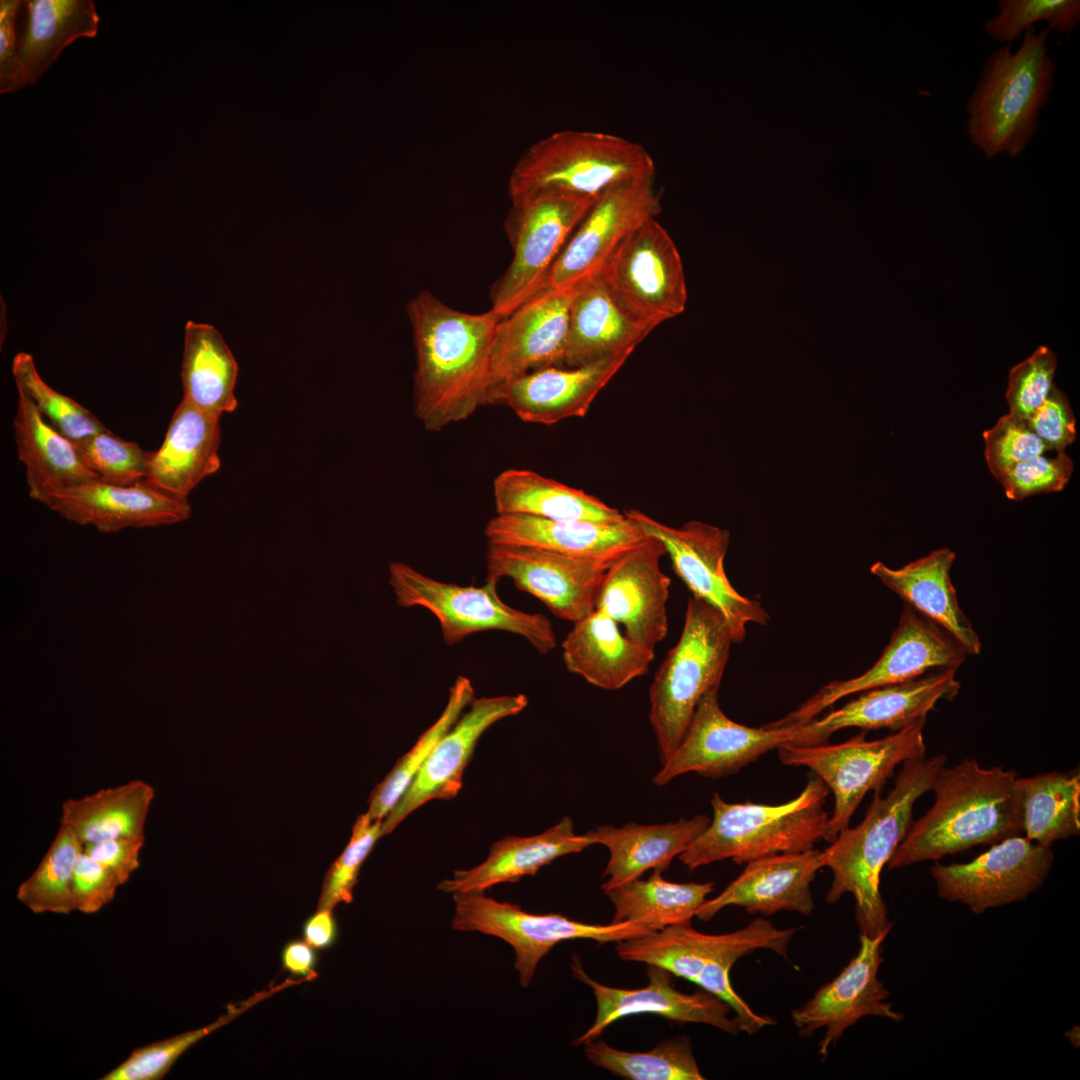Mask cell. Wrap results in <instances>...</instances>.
<instances>
[{
  "label": "cell",
  "instance_id": "6da1fadb",
  "mask_svg": "<svg viewBox=\"0 0 1080 1080\" xmlns=\"http://www.w3.org/2000/svg\"><path fill=\"white\" fill-rule=\"evenodd\" d=\"M416 352L413 408L428 431L470 418L486 405L491 351L501 320L491 309L473 314L419 292L406 308Z\"/></svg>",
  "mask_w": 1080,
  "mask_h": 1080
},
{
  "label": "cell",
  "instance_id": "7a4b0ae2",
  "mask_svg": "<svg viewBox=\"0 0 1080 1080\" xmlns=\"http://www.w3.org/2000/svg\"><path fill=\"white\" fill-rule=\"evenodd\" d=\"M946 761L945 755L905 761L892 790L885 797L875 790L862 822L841 831L822 851V865L833 874L825 900L833 904L846 893L854 896L859 935L890 932L880 875L913 823L914 804L932 790Z\"/></svg>",
  "mask_w": 1080,
  "mask_h": 1080
},
{
  "label": "cell",
  "instance_id": "3957f363",
  "mask_svg": "<svg viewBox=\"0 0 1080 1080\" xmlns=\"http://www.w3.org/2000/svg\"><path fill=\"white\" fill-rule=\"evenodd\" d=\"M1017 773L981 767L975 759L939 772L932 807L915 823L887 863L888 869L939 860L978 845L1021 835Z\"/></svg>",
  "mask_w": 1080,
  "mask_h": 1080
},
{
  "label": "cell",
  "instance_id": "277c9868",
  "mask_svg": "<svg viewBox=\"0 0 1080 1080\" xmlns=\"http://www.w3.org/2000/svg\"><path fill=\"white\" fill-rule=\"evenodd\" d=\"M1050 31L1028 29L1016 50L1003 45L982 66L966 102V131L988 159L1002 154L1017 157L1038 132L1040 114L1055 84Z\"/></svg>",
  "mask_w": 1080,
  "mask_h": 1080
},
{
  "label": "cell",
  "instance_id": "5b68a950",
  "mask_svg": "<svg viewBox=\"0 0 1080 1080\" xmlns=\"http://www.w3.org/2000/svg\"><path fill=\"white\" fill-rule=\"evenodd\" d=\"M795 928L778 929L755 918L747 926L724 934H704L688 925L670 926L616 942L622 960L659 966L723 999L735 1013L740 1032L752 1035L775 1020L754 1012L733 989L730 970L743 956L768 949L787 958Z\"/></svg>",
  "mask_w": 1080,
  "mask_h": 1080
},
{
  "label": "cell",
  "instance_id": "8992f818",
  "mask_svg": "<svg viewBox=\"0 0 1080 1080\" xmlns=\"http://www.w3.org/2000/svg\"><path fill=\"white\" fill-rule=\"evenodd\" d=\"M828 794L829 788L814 773L796 798L780 805L728 803L715 792L710 801V824L679 859L693 871L725 859L743 864L810 850L824 838L829 821L824 810Z\"/></svg>",
  "mask_w": 1080,
  "mask_h": 1080
},
{
  "label": "cell",
  "instance_id": "52a82bcc",
  "mask_svg": "<svg viewBox=\"0 0 1080 1080\" xmlns=\"http://www.w3.org/2000/svg\"><path fill=\"white\" fill-rule=\"evenodd\" d=\"M732 644L719 611L691 596L680 638L659 666L649 690V720L662 764L683 739L702 697L719 689Z\"/></svg>",
  "mask_w": 1080,
  "mask_h": 1080
},
{
  "label": "cell",
  "instance_id": "ba28073f",
  "mask_svg": "<svg viewBox=\"0 0 1080 1080\" xmlns=\"http://www.w3.org/2000/svg\"><path fill=\"white\" fill-rule=\"evenodd\" d=\"M655 176V163L639 143L618 135L562 130L532 144L514 165L510 199L549 191L598 197L621 182Z\"/></svg>",
  "mask_w": 1080,
  "mask_h": 1080
},
{
  "label": "cell",
  "instance_id": "9c48e42d",
  "mask_svg": "<svg viewBox=\"0 0 1080 1080\" xmlns=\"http://www.w3.org/2000/svg\"><path fill=\"white\" fill-rule=\"evenodd\" d=\"M925 724L926 718H921L893 734L872 741L865 740L866 731H863L840 744H788L778 748L783 764L809 768L833 792L834 810L829 817L824 840L832 843L841 831L849 827L850 819L865 794L870 790H881L897 765L925 757Z\"/></svg>",
  "mask_w": 1080,
  "mask_h": 1080
},
{
  "label": "cell",
  "instance_id": "30bf717a",
  "mask_svg": "<svg viewBox=\"0 0 1080 1080\" xmlns=\"http://www.w3.org/2000/svg\"><path fill=\"white\" fill-rule=\"evenodd\" d=\"M596 199L549 191L511 199L504 226L513 257L490 291L491 310L500 319L544 288L554 261Z\"/></svg>",
  "mask_w": 1080,
  "mask_h": 1080
},
{
  "label": "cell",
  "instance_id": "8fae6325",
  "mask_svg": "<svg viewBox=\"0 0 1080 1080\" xmlns=\"http://www.w3.org/2000/svg\"><path fill=\"white\" fill-rule=\"evenodd\" d=\"M390 585L404 608L422 607L439 621L444 642L454 645L474 633L501 630L526 639L539 653L557 646L552 622L541 613H527L504 603L497 585L481 587L446 583L403 562L389 567Z\"/></svg>",
  "mask_w": 1080,
  "mask_h": 1080
},
{
  "label": "cell",
  "instance_id": "7c38bea8",
  "mask_svg": "<svg viewBox=\"0 0 1080 1080\" xmlns=\"http://www.w3.org/2000/svg\"><path fill=\"white\" fill-rule=\"evenodd\" d=\"M597 274L621 310L651 331L685 310L682 260L672 237L656 219L627 236Z\"/></svg>",
  "mask_w": 1080,
  "mask_h": 1080
},
{
  "label": "cell",
  "instance_id": "4fadbf2b",
  "mask_svg": "<svg viewBox=\"0 0 1080 1080\" xmlns=\"http://www.w3.org/2000/svg\"><path fill=\"white\" fill-rule=\"evenodd\" d=\"M453 900L452 928L498 937L511 945L515 952L514 967L524 988L530 985L539 961L562 941L619 942L652 931L634 921L589 924L560 914H533L516 904L487 897L481 891L454 893Z\"/></svg>",
  "mask_w": 1080,
  "mask_h": 1080
},
{
  "label": "cell",
  "instance_id": "5bb4252c",
  "mask_svg": "<svg viewBox=\"0 0 1080 1080\" xmlns=\"http://www.w3.org/2000/svg\"><path fill=\"white\" fill-rule=\"evenodd\" d=\"M624 514L646 536L663 544L674 572L692 596L723 616L733 643L744 640L749 623H768L770 616L760 601L741 595L725 573L724 559L730 542L727 529L697 520L672 527L636 509Z\"/></svg>",
  "mask_w": 1080,
  "mask_h": 1080
},
{
  "label": "cell",
  "instance_id": "9a60e30c",
  "mask_svg": "<svg viewBox=\"0 0 1080 1080\" xmlns=\"http://www.w3.org/2000/svg\"><path fill=\"white\" fill-rule=\"evenodd\" d=\"M966 655L948 633L905 605L889 643L867 671L851 679L828 683L795 711L766 726L804 723L846 696L913 680L931 670L958 669Z\"/></svg>",
  "mask_w": 1080,
  "mask_h": 1080
},
{
  "label": "cell",
  "instance_id": "2e32d148",
  "mask_svg": "<svg viewBox=\"0 0 1080 1080\" xmlns=\"http://www.w3.org/2000/svg\"><path fill=\"white\" fill-rule=\"evenodd\" d=\"M801 724L753 728L728 718L720 707L718 689L698 703L680 744L653 778L664 786L679 775L694 772L707 778L736 773L765 753L798 745Z\"/></svg>",
  "mask_w": 1080,
  "mask_h": 1080
},
{
  "label": "cell",
  "instance_id": "e0dca14e",
  "mask_svg": "<svg viewBox=\"0 0 1080 1080\" xmlns=\"http://www.w3.org/2000/svg\"><path fill=\"white\" fill-rule=\"evenodd\" d=\"M1053 861L1052 846L1015 835L993 844L970 862L936 863L931 875L940 898L982 914L1027 899L1044 884Z\"/></svg>",
  "mask_w": 1080,
  "mask_h": 1080
},
{
  "label": "cell",
  "instance_id": "ac0fdd59",
  "mask_svg": "<svg viewBox=\"0 0 1080 1080\" xmlns=\"http://www.w3.org/2000/svg\"><path fill=\"white\" fill-rule=\"evenodd\" d=\"M613 562L488 543L486 582L497 585L502 578H509L556 617L574 624L596 610L602 581Z\"/></svg>",
  "mask_w": 1080,
  "mask_h": 1080
},
{
  "label": "cell",
  "instance_id": "d6986e66",
  "mask_svg": "<svg viewBox=\"0 0 1080 1080\" xmlns=\"http://www.w3.org/2000/svg\"><path fill=\"white\" fill-rule=\"evenodd\" d=\"M576 286L544 288L499 321L486 405L502 404L507 387L517 378L562 364Z\"/></svg>",
  "mask_w": 1080,
  "mask_h": 1080
},
{
  "label": "cell",
  "instance_id": "ffe728a7",
  "mask_svg": "<svg viewBox=\"0 0 1080 1080\" xmlns=\"http://www.w3.org/2000/svg\"><path fill=\"white\" fill-rule=\"evenodd\" d=\"M654 176L616 184L597 197L554 261L544 288H565L596 274L633 231L661 212ZM543 288V289H544Z\"/></svg>",
  "mask_w": 1080,
  "mask_h": 1080
},
{
  "label": "cell",
  "instance_id": "44dd1931",
  "mask_svg": "<svg viewBox=\"0 0 1080 1080\" xmlns=\"http://www.w3.org/2000/svg\"><path fill=\"white\" fill-rule=\"evenodd\" d=\"M888 934L859 935V950L844 969L792 1011V1021L800 1036L810 1037L816 1030L824 1029L819 1042V1054L823 1057L848 1028L865 1016L897 1022L903 1019L889 1002V992L878 978L883 962L882 945Z\"/></svg>",
  "mask_w": 1080,
  "mask_h": 1080
},
{
  "label": "cell",
  "instance_id": "7402d4cb",
  "mask_svg": "<svg viewBox=\"0 0 1080 1080\" xmlns=\"http://www.w3.org/2000/svg\"><path fill=\"white\" fill-rule=\"evenodd\" d=\"M663 544L647 536L618 557L605 573L596 609L624 627L637 644L655 650L668 633L670 578L661 570Z\"/></svg>",
  "mask_w": 1080,
  "mask_h": 1080
},
{
  "label": "cell",
  "instance_id": "603a6c76",
  "mask_svg": "<svg viewBox=\"0 0 1080 1080\" xmlns=\"http://www.w3.org/2000/svg\"><path fill=\"white\" fill-rule=\"evenodd\" d=\"M527 705L524 694L474 698L470 709L437 742L407 790L383 819L382 835L391 833L428 801L456 797L481 735L497 721L519 714Z\"/></svg>",
  "mask_w": 1080,
  "mask_h": 1080
},
{
  "label": "cell",
  "instance_id": "cb8c5ba5",
  "mask_svg": "<svg viewBox=\"0 0 1080 1080\" xmlns=\"http://www.w3.org/2000/svg\"><path fill=\"white\" fill-rule=\"evenodd\" d=\"M573 975L588 985L596 998L597 1014L590 1028L573 1042L584 1045L597 1039L613 1022L636 1014H656L677 1022L702 1023L731 1035L740 1032L731 1007L718 996L705 991L685 994L672 985L673 974L655 965H647L649 983L638 989H622L592 979L582 968L577 955L571 964Z\"/></svg>",
  "mask_w": 1080,
  "mask_h": 1080
},
{
  "label": "cell",
  "instance_id": "d4e9b609",
  "mask_svg": "<svg viewBox=\"0 0 1080 1080\" xmlns=\"http://www.w3.org/2000/svg\"><path fill=\"white\" fill-rule=\"evenodd\" d=\"M956 671L939 669L913 680L862 691L857 698L823 718L800 723L799 745L825 744L834 732L848 727L898 731L926 718L939 700H951L958 694L960 682Z\"/></svg>",
  "mask_w": 1080,
  "mask_h": 1080
},
{
  "label": "cell",
  "instance_id": "484cf974",
  "mask_svg": "<svg viewBox=\"0 0 1080 1080\" xmlns=\"http://www.w3.org/2000/svg\"><path fill=\"white\" fill-rule=\"evenodd\" d=\"M821 855L822 851L812 848L750 861L718 896L706 900L695 916L709 921L728 906L742 907L751 914L763 916L779 911H795L808 916L815 908L811 884L823 867Z\"/></svg>",
  "mask_w": 1080,
  "mask_h": 1080
},
{
  "label": "cell",
  "instance_id": "4316f807",
  "mask_svg": "<svg viewBox=\"0 0 1080 1080\" xmlns=\"http://www.w3.org/2000/svg\"><path fill=\"white\" fill-rule=\"evenodd\" d=\"M68 521L100 532L175 524L190 517L188 499L171 496L147 483L118 486L92 481L55 495L46 505Z\"/></svg>",
  "mask_w": 1080,
  "mask_h": 1080
},
{
  "label": "cell",
  "instance_id": "83f0119b",
  "mask_svg": "<svg viewBox=\"0 0 1080 1080\" xmlns=\"http://www.w3.org/2000/svg\"><path fill=\"white\" fill-rule=\"evenodd\" d=\"M632 353L623 352L578 367L551 366L532 371L507 387L502 404L525 422L547 426L584 417Z\"/></svg>",
  "mask_w": 1080,
  "mask_h": 1080
},
{
  "label": "cell",
  "instance_id": "f1b7e54d",
  "mask_svg": "<svg viewBox=\"0 0 1080 1080\" xmlns=\"http://www.w3.org/2000/svg\"><path fill=\"white\" fill-rule=\"evenodd\" d=\"M488 543L524 546L565 555L615 561L647 536L631 520L615 524L499 515L485 527Z\"/></svg>",
  "mask_w": 1080,
  "mask_h": 1080
},
{
  "label": "cell",
  "instance_id": "f546056e",
  "mask_svg": "<svg viewBox=\"0 0 1080 1080\" xmlns=\"http://www.w3.org/2000/svg\"><path fill=\"white\" fill-rule=\"evenodd\" d=\"M220 442V417L183 399L172 415L161 446L149 452L144 482L187 499L201 480L220 468Z\"/></svg>",
  "mask_w": 1080,
  "mask_h": 1080
},
{
  "label": "cell",
  "instance_id": "4dcf8cb0",
  "mask_svg": "<svg viewBox=\"0 0 1080 1080\" xmlns=\"http://www.w3.org/2000/svg\"><path fill=\"white\" fill-rule=\"evenodd\" d=\"M91 0H24L16 17L14 91L35 83L75 40L98 33Z\"/></svg>",
  "mask_w": 1080,
  "mask_h": 1080
},
{
  "label": "cell",
  "instance_id": "1f68e13d",
  "mask_svg": "<svg viewBox=\"0 0 1080 1080\" xmlns=\"http://www.w3.org/2000/svg\"><path fill=\"white\" fill-rule=\"evenodd\" d=\"M955 558L951 549L940 548L898 569L876 562L870 572L906 605L948 633L967 654L977 655L981 640L958 603L950 577Z\"/></svg>",
  "mask_w": 1080,
  "mask_h": 1080
},
{
  "label": "cell",
  "instance_id": "d6a6232c",
  "mask_svg": "<svg viewBox=\"0 0 1080 1080\" xmlns=\"http://www.w3.org/2000/svg\"><path fill=\"white\" fill-rule=\"evenodd\" d=\"M706 815L682 818L665 824L641 825L629 823L622 827L597 826L586 834L593 844L608 848L610 857L603 873L608 880L603 891L617 887L640 876L647 870H667L672 860L684 852L708 827Z\"/></svg>",
  "mask_w": 1080,
  "mask_h": 1080
},
{
  "label": "cell",
  "instance_id": "836d02e7",
  "mask_svg": "<svg viewBox=\"0 0 1080 1080\" xmlns=\"http://www.w3.org/2000/svg\"><path fill=\"white\" fill-rule=\"evenodd\" d=\"M562 654L570 673L601 689L618 690L648 671L655 652L629 639L615 620L596 609L573 624Z\"/></svg>",
  "mask_w": 1080,
  "mask_h": 1080
},
{
  "label": "cell",
  "instance_id": "e575fe53",
  "mask_svg": "<svg viewBox=\"0 0 1080 1080\" xmlns=\"http://www.w3.org/2000/svg\"><path fill=\"white\" fill-rule=\"evenodd\" d=\"M17 391L14 439L25 466L29 496L47 505L58 493L100 481L85 466L75 444L43 419L22 390Z\"/></svg>",
  "mask_w": 1080,
  "mask_h": 1080
},
{
  "label": "cell",
  "instance_id": "d590c367",
  "mask_svg": "<svg viewBox=\"0 0 1080 1080\" xmlns=\"http://www.w3.org/2000/svg\"><path fill=\"white\" fill-rule=\"evenodd\" d=\"M591 845L593 842L588 835L576 834L571 818L564 817L543 833L528 837L507 836L494 842L484 862L471 869L455 871L452 878L438 884V889L451 894L484 892L500 883L534 876L557 858L579 853Z\"/></svg>",
  "mask_w": 1080,
  "mask_h": 1080
},
{
  "label": "cell",
  "instance_id": "8d00e7d4",
  "mask_svg": "<svg viewBox=\"0 0 1080 1080\" xmlns=\"http://www.w3.org/2000/svg\"><path fill=\"white\" fill-rule=\"evenodd\" d=\"M651 332L621 310L596 273L575 288L561 365L578 367L634 351Z\"/></svg>",
  "mask_w": 1080,
  "mask_h": 1080
},
{
  "label": "cell",
  "instance_id": "74e56055",
  "mask_svg": "<svg viewBox=\"0 0 1080 1080\" xmlns=\"http://www.w3.org/2000/svg\"><path fill=\"white\" fill-rule=\"evenodd\" d=\"M496 514L606 524L626 520L624 512L599 498L535 471L510 468L493 481Z\"/></svg>",
  "mask_w": 1080,
  "mask_h": 1080
},
{
  "label": "cell",
  "instance_id": "f35d334b",
  "mask_svg": "<svg viewBox=\"0 0 1080 1080\" xmlns=\"http://www.w3.org/2000/svg\"><path fill=\"white\" fill-rule=\"evenodd\" d=\"M154 797V788L139 779L101 789L66 800L61 808L60 825L69 827L83 845L145 837V823Z\"/></svg>",
  "mask_w": 1080,
  "mask_h": 1080
},
{
  "label": "cell",
  "instance_id": "ab89813d",
  "mask_svg": "<svg viewBox=\"0 0 1080 1080\" xmlns=\"http://www.w3.org/2000/svg\"><path fill=\"white\" fill-rule=\"evenodd\" d=\"M237 376L238 364L217 329L188 321L181 367L183 399L215 416L233 412L238 405Z\"/></svg>",
  "mask_w": 1080,
  "mask_h": 1080
},
{
  "label": "cell",
  "instance_id": "60d3db41",
  "mask_svg": "<svg viewBox=\"0 0 1080 1080\" xmlns=\"http://www.w3.org/2000/svg\"><path fill=\"white\" fill-rule=\"evenodd\" d=\"M661 873L654 870L647 880L634 879L604 891L615 909L611 922L634 921L652 931L690 924L714 883H675Z\"/></svg>",
  "mask_w": 1080,
  "mask_h": 1080
},
{
  "label": "cell",
  "instance_id": "b9f144b4",
  "mask_svg": "<svg viewBox=\"0 0 1080 1080\" xmlns=\"http://www.w3.org/2000/svg\"><path fill=\"white\" fill-rule=\"evenodd\" d=\"M1022 830L1044 846L1078 836L1080 832V775L1048 772L1016 779Z\"/></svg>",
  "mask_w": 1080,
  "mask_h": 1080
},
{
  "label": "cell",
  "instance_id": "7bdbcfd3",
  "mask_svg": "<svg viewBox=\"0 0 1080 1080\" xmlns=\"http://www.w3.org/2000/svg\"><path fill=\"white\" fill-rule=\"evenodd\" d=\"M586 1058L615 1076L630 1080H703L688 1037L665 1040L652 1050L630 1052L603 1040L584 1044Z\"/></svg>",
  "mask_w": 1080,
  "mask_h": 1080
},
{
  "label": "cell",
  "instance_id": "ee69618b",
  "mask_svg": "<svg viewBox=\"0 0 1080 1080\" xmlns=\"http://www.w3.org/2000/svg\"><path fill=\"white\" fill-rule=\"evenodd\" d=\"M469 678L458 676L450 688L447 704L439 718L417 739L413 747L396 762L387 776L375 786L369 797L367 813L383 820L397 804L437 742L455 724L474 700Z\"/></svg>",
  "mask_w": 1080,
  "mask_h": 1080
},
{
  "label": "cell",
  "instance_id": "f6af8a7d",
  "mask_svg": "<svg viewBox=\"0 0 1080 1080\" xmlns=\"http://www.w3.org/2000/svg\"><path fill=\"white\" fill-rule=\"evenodd\" d=\"M83 844L67 826L60 825L35 871L22 882L17 899L35 914L75 911L73 876Z\"/></svg>",
  "mask_w": 1080,
  "mask_h": 1080
},
{
  "label": "cell",
  "instance_id": "bcb514c9",
  "mask_svg": "<svg viewBox=\"0 0 1080 1080\" xmlns=\"http://www.w3.org/2000/svg\"><path fill=\"white\" fill-rule=\"evenodd\" d=\"M299 981L288 979L279 985L260 991L237 1004H230L214 1022L179 1035L157 1041L131 1052L130 1056L101 1080H157L166 1075L175 1061L198 1041L225 1026L240 1014L278 991Z\"/></svg>",
  "mask_w": 1080,
  "mask_h": 1080
},
{
  "label": "cell",
  "instance_id": "7dc6e473",
  "mask_svg": "<svg viewBox=\"0 0 1080 1080\" xmlns=\"http://www.w3.org/2000/svg\"><path fill=\"white\" fill-rule=\"evenodd\" d=\"M12 373L17 389L28 396L43 419L73 443L106 430L92 412L46 384L30 354L20 352L14 357Z\"/></svg>",
  "mask_w": 1080,
  "mask_h": 1080
},
{
  "label": "cell",
  "instance_id": "c3c4849f",
  "mask_svg": "<svg viewBox=\"0 0 1080 1080\" xmlns=\"http://www.w3.org/2000/svg\"><path fill=\"white\" fill-rule=\"evenodd\" d=\"M997 14L987 20V36L1003 45L1022 38L1025 31L1040 21L1050 30L1070 33L1080 22L1079 0H1000Z\"/></svg>",
  "mask_w": 1080,
  "mask_h": 1080
},
{
  "label": "cell",
  "instance_id": "681fc988",
  "mask_svg": "<svg viewBox=\"0 0 1080 1080\" xmlns=\"http://www.w3.org/2000/svg\"><path fill=\"white\" fill-rule=\"evenodd\" d=\"M85 466L101 482L130 486L145 480L149 452L106 429L74 443Z\"/></svg>",
  "mask_w": 1080,
  "mask_h": 1080
},
{
  "label": "cell",
  "instance_id": "f907efd6",
  "mask_svg": "<svg viewBox=\"0 0 1080 1080\" xmlns=\"http://www.w3.org/2000/svg\"><path fill=\"white\" fill-rule=\"evenodd\" d=\"M382 823L367 812L356 819L349 843L325 874L317 909L333 910L352 902L360 868L382 836Z\"/></svg>",
  "mask_w": 1080,
  "mask_h": 1080
},
{
  "label": "cell",
  "instance_id": "816d5d0a",
  "mask_svg": "<svg viewBox=\"0 0 1080 1080\" xmlns=\"http://www.w3.org/2000/svg\"><path fill=\"white\" fill-rule=\"evenodd\" d=\"M1055 353L1040 346L1027 359L1011 368L1006 400L1011 414L1028 420L1043 404L1052 387L1057 368Z\"/></svg>",
  "mask_w": 1080,
  "mask_h": 1080
},
{
  "label": "cell",
  "instance_id": "f5cc1de1",
  "mask_svg": "<svg viewBox=\"0 0 1080 1080\" xmlns=\"http://www.w3.org/2000/svg\"><path fill=\"white\" fill-rule=\"evenodd\" d=\"M983 438L987 466L996 480L1014 465L1050 452L1027 420L1011 413L1001 416L992 428L985 430Z\"/></svg>",
  "mask_w": 1080,
  "mask_h": 1080
},
{
  "label": "cell",
  "instance_id": "db71d44e",
  "mask_svg": "<svg viewBox=\"0 0 1080 1080\" xmlns=\"http://www.w3.org/2000/svg\"><path fill=\"white\" fill-rule=\"evenodd\" d=\"M1073 471L1074 463L1065 452H1054L1053 455L1046 452L1014 465L998 481L1007 498L1023 500L1040 493L1061 491Z\"/></svg>",
  "mask_w": 1080,
  "mask_h": 1080
},
{
  "label": "cell",
  "instance_id": "11a10c76",
  "mask_svg": "<svg viewBox=\"0 0 1080 1080\" xmlns=\"http://www.w3.org/2000/svg\"><path fill=\"white\" fill-rule=\"evenodd\" d=\"M1027 423L1053 452H1065L1076 438V420L1070 401L1055 385Z\"/></svg>",
  "mask_w": 1080,
  "mask_h": 1080
},
{
  "label": "cell",
  "instance_id": "9f6ffc18",
  "mask_svg": "<svg viewBox=\"0 0 1080 1080\" xmlns=\"http://www.w3.org/2000/svg\"><path fill=\"white\" fill-rule=\"evenodd\" d=\"M121 886L115 873L83 851L73 876L75 910L93 914L109 904Z\"/></svg>",
  "mask_w": 1080,
  "mask_h": 1080
},
{
  "label": "cell",
  "instance_id": "6f0895ef",
  "mask_svg": "<svg viewBox=\"0 0 1080 1080\" xmlns=\"http://www.w3.org/2000/svg\"><path fill=\"white\" fill-rule=\"evenodd\" d=\"M145 837H123L83 845V852L112 870L124 885L139 867Z\"/></svg>",
  "mask_w": 1080,
  "mask_h": 1080
},
{
  "label": "cell",
  "instance_id": "680465c9",
  "mask_svg": "<svg viewBox=\"0 0 1080 1080\" xmlns=\"http://www.w3.org/2000/svg\"><path fill=\"white\" fill-rule=\"evenodd\" d=\"M20 0L0 1V92L14 93L16 75V17Z\"/></svg>",
  "mask_w": 1080,
  "mask_h": 1080
},
{
  "label": "cell",
  "instance_id": "91938a15",
  "mask_svg": "<svg viewBox=\"0 0 1080 1080\" xmlns=\"http://www.w3.org/2000/svg\"><path fill=\"white\" fill-rule=\"evenodd\" d=\"M315 950L304 939L289 941L285 944L281 953L283 969L304 980L317 978L318 956Z\"/></svg>",
  "mask_w": 1080,
  "mask_h": 1080
},
{
  "label": "cell",
  "instance_id": "94428289",
  "mask_svg": "<svg viewBox=\"0 0 1080 1080\" xmlns=\"http://www.w3.org/2000/svg\"><path fill=\"white\" fill-rule=\"evenodd\" d=\"M302 932L304 940L315 949L323 950L332 947L338 935L333 910L317 909L305 920Z\"/></svg>",
  "mask_w": 1080,
  "mask_h": 1080
}]
</instances>
